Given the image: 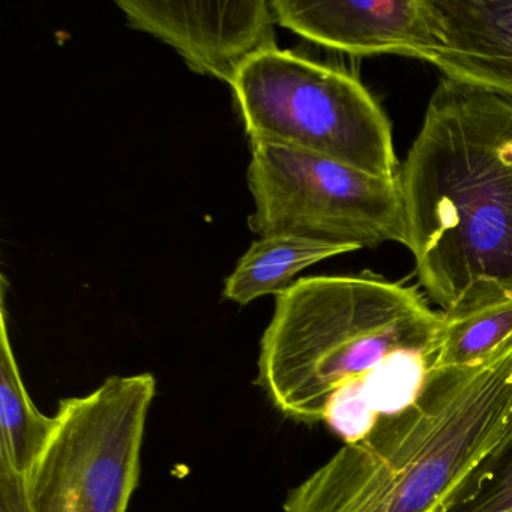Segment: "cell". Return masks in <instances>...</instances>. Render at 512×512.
Here are the masks:
<instances>
[{"instance_id": "obj_9", "label": "cell", "mask_w": 512, "mask_h": 512, "mask_svg": "<svg viewBox=\"0 0 512 512\" xmlns=\"http://www.w3.org/2000/svg\"><path fill=\"white\" fill-rule=\"evenodd\" d=\"M445 79L512 98V0H427Z\"/></svg>"}, {"instance_id": "obj_7", "label": "cell", "mask_w": 512, "mask_h": 512, "mask_svg": "<svg viewBox=\"0 0 512 512\" xmlns=\"http://www.w3.org/2000/svg\"><path fill=\"white\" fill-rule=\"evenodd\" d=\"M128 25L172 46L191 70L235 82L250 59L275 49L271 2L236 0H118Z\"/></svg>"}, {"instance_id": "obj_11", "label": "cell", "mask_w": 512, "mask_h": 512, "mask_svg": "<svg viewBox=\"0 0 512 512\" xmlns=\"http://www.w3.org/2000/svg\"><path fill=\"white\" fill-rule=\"evenodd\" d=\"M55 416L38 410L20 374L8 334L7 310L2 307L0 332V461L14 472L28 476L46 449L53 431Z\"/></svg>"}, {"instance_id": "obj_4", "label": "cell", "mask_w": 512, "mask_h": 512, "mask_svg": "<svg viewBox=\"0 0 512 512\" xmlns=\"http://www.w3.org/2000/svg\"><path fill=\"white\" fill-rule=\"evenodd\" d=\"M232 88L251 142L398 178L391 122L361 80L344 68L275 47L250 59Z\"/></svg>"}, {"instance_id": "obj_10", "label": "cell", "mask_w": 512, "mask_h": 512, "mask_svg": "<svg viewBox=\"0 0 512 512\" xmlns=\"http://www.w3.org/2000/svg\"><path fill=\"white\" fill-rule=\"evenodd\" d=\"M352 247L298 236H266L254 242L224 284V298L247 305L260 296L281 295L314 263L353 253Z\"/></svg>"}, {"instance_id": "obj_13", "label": "cell", "mask_w": 512, "mask_h": 512, "mask_svg": "<svg viewBox=\"0 0 512 512\" xmlns=\"http://www.w3.org/2000/svg\"><path fill=\"white\" fill-rule=\"evenodd\" d=\"M512 511V430L485 458L458 502L448 512Z\"/></svg>"}, {"instance_id": "obj_3", "label": "cell", "mask_w": 512, "mask_h": 512, "mask_svg": "<svg viewBox=\"0 0 512 512\" xmlns=\"http://www.w3.org/2000/svg\"><path fill=\"white\" fill-rule=\"evenodd\" d=\"M443 322L421 290L370 271L301 278L277 296L259 385L284 416L317 424L332 401L436 364Z\"/></svg>"}, {"instance_id": "obj_5", "label": "cell", "mask_w": 512, "mask_h": 512, "mask_svg": "<svg viewBox=\"0 0 512 512\" xmlns=\"http://www.w3.org/2000/svg\"><path fill=\"white\" fill-rule=\"evenodd\" d=\"M155 394V377L142 373L61 401L55 431L25 478L32 512H127Z\"/></svg>"}, {"instance_id": "obj_6", "label": "cell", "mask_w": 512, "mask_h": 512, "mask_svg": "<svg viewBox=\"0 0 512 512\" xmlns=\"http://www.w3.org/2000/svg\"><path fill=\"white\" fill-rule=\"evenodd\" d=\"M248 226L256 235L298 236L344 247L406 241L400 181L274 143L251 142Z\"/></svg>"}, {"instance_id": "obj_14", "label": "cell", "mask_w": 512, "mask_h": 512, "mask_svg": "<svg viewBox=\"0 0 512 512\" xmlns=\"http://www.w3.org/2000/svg\"><path fill=\"white\" fill-rule=\"evenodd\" d=\"M0 512H32L25 478L0 461Z\"/></svg>"}, {"instance_id": "obj_12", "label": "cell", "mask_w": 512, "mask_h": 512, "mask_svg": "<svg viewBox=\"0 0 512 512\" xmlns=\"http://www.w3.org/2000/svg\"><path fill=\"white\" fill-rule=\"evenodd\" d=\"M509 343L512 299L464 316L445 317L434 370L479 364Z\"/></svg>"}, {"instance_id": "obj_8", "label": "cell", "mask_w": 512, "mask_h": 512, "mask_svg": "<svg viewBox=\"0 0 512 512\" xmlns=\"http://www.w3.org/2000/svg\"><path fill=\"white\" fill-rule=\"evenodd\" d=\"M271 4L278 25L347 55L388 53L422 61L437 46L427 0H272Z\"/></svg>"}, {"instance_id": "obj_1", "label": "cell", "mask_w": 512, "mask_h": 512, "mask_svg": "<svg viewBox=\"0 0 512 512\" xmlns=\"http://www.w3.org/2000/svg\"><path fill=\"white\" fill-rule=\"evenodd\" d=\"M398 181L404 245L443 316L512 299V98L443 77Z\"/></svg>"}, {"instance_id": "obj_2", "label": "cell", "mask_w": 512, "mask_h": 512, "mask_svg": "<svg viewBox=\"0 0 512 512\" xmlns=\"http://www.w3.org/2000/svg\"><path fill=\"white\" fill-rule=\"evenodd\" d=\"M512 430V343L479 364L431 371L415 404L344 445L283 512H448Z\"/></svg>"}]
</instances>
